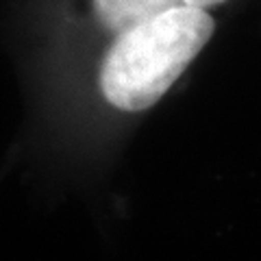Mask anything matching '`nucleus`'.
Instances as JSON below:
<instances>
[{"label":"nucleus","instance_id":"f257e3e1","mask_svg":"<svg viewBox=\"0 0 261 261\" xmlns=\"http://www.w3.org/2000/svg\"><path fill=\"white\" fill-rule=\"evenodd\" d=\"M216 33L198 7H174L116 33L100 63L98 85L113 109L137 113L157 105Z\"/></svg>","mask_w":261,"mask_h":261},{"label":"nucleus","instance_id":"f03ea898","mask_svg":"<svg viewBox=\"0 0 261 261\" xmlns=\"http://www.w3.org/2000/svg\"><path fill=\"white\" fill-rule=\"evenodd\" d=\"M226 3L228 0H89V13L98 27L116 35L174 7H198L211 11Z\"/></svg>","mask_w":261,"mask_h":261}]
</instances>
